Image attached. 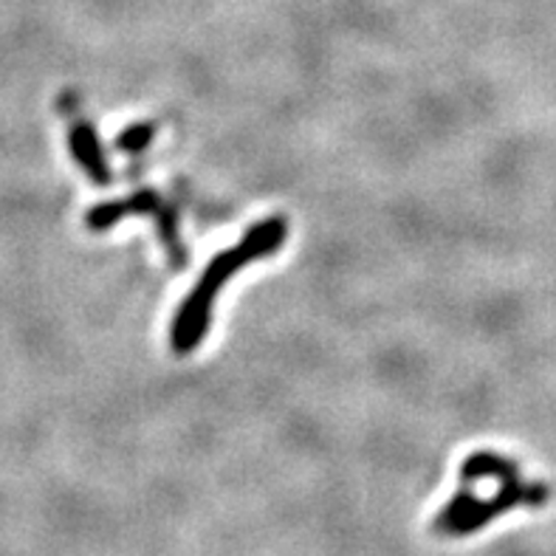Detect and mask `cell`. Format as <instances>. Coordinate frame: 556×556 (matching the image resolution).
Listing matches in <instances>:
<instances>
[{
    "instance_id": "cell-1",
    "label": "cell",
    "mask_w": 556,
    "mask_h": 556,
    "mask_svg": "<svg viewBox=\"0 0 556 556\" xmlns=\"http://www.w3.org/2000/svg\"><path fill=\"white\" fill-rule=\"evenodd\" d=\"M286 235H289V224L282 215H275V218L254 224L232 249L212 257L201 280L195 282V289L178 305L176 319L169 325V345L178 356H187L204 342L206 331H210L212 303H215L218 291L224 289V282L238 275L247 263L275 254L286 243Z\"/></svg>"
},
{
    "instance_id": "cell-2",
    "label": "cell",
    "mask_w": 556,
    "mask_h": 556,
    "mask_svg": "<svg viewBox=\"0 0 556 556\" xmlns=\"http://www.w3.org/2000/svg\"><path fill=\"white\" fill-rule=\"evenodd\" d=\"M545 501H548V486H543V483H522L520 475H515V478L503 480L492 501H478L466 489L458 492L455 501L441 508V515L435 517L432 529L446 536L475 534V531H480L501 515H506L508 508L543 506Z\"/></svg>"
},
{
    "instance_id": "cell-3",
    "label": "cell",
    "mask_w": 556,
    "mask_h": 556,
    "mask_svg": "<svg viewBox=\"0 0 556 556\" xmlns=\"http://www.w3.org/2000/svg\"><path fill=\"white\" fill-rule=\"evenodd\" d=\"M139 212H153L159 215V235H162V243L167 249L169 261L176 263V268H184V252L181 240H178V224L173 218V210L164 206V201L155 192L141 190L136 195L125 198V201H113V204H99L93 206L88 215H85V226L93 229V232H102V229H111L113 224H119L125 215H139Z\"/></svg>"
},
{
    "instance_id": "cell-4",
    "label": "cell",
    "mask_w": 556,
    "mask_h": 556,
    "mask_svg": "<svg viewBox=\"0 0 556 556\" xmlns=\"http://www.w3.org/2000/svg\"><path fill=\"white\" fill-rule=\"evenodd\" d=\"M71 111V127H68V144H71V155H74V162L83 167V173L91 178L93 184L99 187H105V184L113 181L111 176V167L105 162V153L99 148V139H97V130H93L91 122L79 119L74 108Z\"/></svg>"
},
{
    "instance_id": "cell-5",
    "label": "cell",
    "mask_w": 556,
    "mask_h": 556,
    "mask_svg": "<svg viewBox=\"0 0 556 556\" xmlns=\"http://www.w3.org/2000/svg\"><path fill=\"white\" fill-rule=\"evenodd\" d=\"M153 125H136V127H127L125 134L116 139V148L125 150V153H141V150L148 148L150 139H153Z\"/></svg>"
}]
</instances>
